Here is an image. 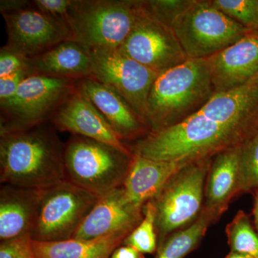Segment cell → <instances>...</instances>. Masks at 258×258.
<instances>
[{
	"label": "cell",
	"mask_w": 258,
	"mask_h": 258,
	"mask_svg": "<svg viewBox=\"0 0 258 258\" xmlns=\"http://www.w3.org/2000/svg\"><path fill=\"white\" fill-rule=\"evenodd\" d=\"M64 144L47 123L0 133V181L44 189L64 179Z\"/></svg>",
	"instance_id": "6da1fadb"
},
{
	"label": "cell",
	"mask_w": 258,
	"mask_h": 258,
	"mask_svg": "<svg viewBox=\"0 0 258 258\" xmlns=\"http://www.w3.org/2000/svg\"><path fill=\"white\" fill-rule=\"evenodd\" d=\"M257 133L194 113L177 124L137 141L134 154L156 161L194 162L242 145Z\"/></svg>",
	"instance_id": "7a4b0ae2"
},
{
	"label": "cell",
	"mask_w": 258,
	"mask_h": 258,
	"mask_svg": "<svg viewBox=\"0 0 258 258\" xmlns=\"http://www.w3.org/2000/svg\"><path fill=\"white\" fill-rule=\"evenodd\" d=\"M215 93L206 59H187L159 74L148 98L146 122L150 134L197 113Z\"/></svg>",
	"instance_id": "3957f363"
},
{
	"label": "cell",
	"mask_w": 258,
	"mask_h": 258,
	"mask_svg": "<svg viewBox=\"0 0 258 258\" xmlns=\"http://www.w3.org/2000/svg\"><path fill=\"white\" fill-rule=\"evenodd\" d=\"M134 154L72 135L64 147V179L98 197L123 186Z\"/></svg>",
	"instance_id": "277c9868"
},
{
	"label": "cell",
	"mask_w": 258,
	"mask_h": 258,
	"mask_svg": "<svg viewBox=\"0 0 258 258\" xmlns=\"http://www.w3.org/2000/svg\"><path fill=\"white\" fill-rule=\"evenodd\" d=\"M142 13L140 0H72L69 25L73 40L88 49H118Z\"/></svg>",
	"instance_id": "5b68a950"
},
{
	"label": "cell",
	"mask_w": 258,
	"mask_h": 258,
	"mask_svg": "<svg viewBox=\"0 0 258 258\" xmlns=\"http://www.w3.org/2000/svg\"><path fill=\"white\" fill-rule=\"evenodd\" d=\"M212 159L194 161L181 168L152 199L158 247L171 235L191 225L203 212L205 181Z\"/></svg>",
	"instance_id": "8992f818"
},
{
	"label": "cell",
	"mask_w": 258,
	"mask_h": 258,
	"mask_svg": "<svg viewBox=\"0 0 258 258\" xmlns=\"http://www.w3.org/2000/svg\"><path fill=\"white\" fill-rule=\"evenodd\" d=\"M78 80L32 75L1 108L0 133L24 130L50 121L72 94Z\"/></svg>",
	"instance_id": "52a82bcc"
},
{
	"label": "cell",
	"mask_w": 258,
	"mask_h": 258,
	"mask_svg": "<svg viewBox=\"0 0 258 258\" xmlns=\"http://www.w3.org/2000/svg\"><path fill=\"white\" fill-rule=\"evenodd\" d=\"M171 28L188 59L208 58L250 32L204 0H195Z\"/></svg>",
	"instance_id": "ba28073f"
},
{
	"label": "cell",
	"mask_w": 258,
	"mask_h": 258,
	"mask_svg": "<svg viewBox=\"0 0 258 258\" xmlns=\"http://www.w3.org/2000/svg\"><path fill=\"white\" fill-rule=\"evenodd\" d=\"M99 197L64 179L40 191L32 240L57 242L73 238Z\"/></svg>",
	"instance_id": "9c48e42d"
},
{
	"label": "cell",
	"mask_w": 258,
	"mask_h": 258,
	"mask_svg": "<svg viewBox=\"0 0 258 258\" xmlns=\"http://www.w3.org/2000/svg\"><path fill=\"white\" fill-rule=\"evenodd\" d=\"M88 50L92 62L91 77L123 97L147 123L148 98L159 74L118 49L93 47Z\"/></svg>",
	"instance_id": "30bf717a"
},
{
	"label": "cell",
	"mask_w": 258,
	"mask_h": 258,
	"mask_svg": "<svg viewBox=\"0 0 258 258\" xmlns=\"http://www.w3.org/2000/svg\"><path fill=\"white\" fill-rule=\"evenodd\" d=\"M118 50L159 74L188 59L172 28L149 18L144 11Z\"/></svg>",
	"instance_id": "8fae6325"
},
{
	"label": "cell",
	"mask_w": 258,
	"mask_h": 258,
	"mask_svg": "<svg viewBox=\"0 0 258 258\" xmlns=\"http://www.w3.org/2000/svg\"><path fill=\"white\" fill-rule=\"evenodd\" d=\"M3 16L8 34L7 46L27 58L40 55L60 42L73 40L72 32L66 24L44 14L33 4Z\"/></svg>",
	"instance_id": "7c38bea8"
},
{
	"label": "cell",
	"mask_w": 258,
	"mask_h": 258,
	"mask_svg": "<svg viewBox=\"0 0 258 258\" xmlns=\"http://www.w3.org/2000/svg\"><path fill=\"white\" fill-rule=\"evenodd\" d=\"M144 217V208L128 198L123 186L99 197L74 239L90 240L111 235L127 237Z\"/></svg>",
	"instance_id": "4fadbf2b"
},
{
	"label": "cell",
	"mask_w": 258,
	"mask_h": 258,
	"mask_svg": "<svg viewBox=\"0 0 258 258\" xmlns=\"http://www.w3.org/2000/svg\"><path fill=\"white\" fill-rule=\"evenodd\" d=\"M50 122L60 132L93 139L113 146L127 154H134L77 84L74 92L59 108Z\"/></svg>",
	"instance_id": "5bb4252c"
},
{
	"label": "cell",
	"mask_w": 258,
	"mask_h": 258,
	"mask_svg": "<svg viewBox=\"0 0 258 258\" xmlns=\"http://www.w3.org/2000/svg\"><path fill=\"white\" fill-rule=\"evenodd\" d=\"M206 60L215 93L248 82L258 76V32H249Z\"/></svg>",
	"instance_id": "9a60e30c"
},
{
	"label": "cell",
	"mask_w": 258,
	"mask_h": 258,
	"mask_svg": "<svg viewBox=\"0 0 258 258\" xmlns=\"http://www.w3.org/2000/svg\"><path fill=\"white\" fill-rule=\"evenodd\" d=\"M76 84L124 143L150 134L147 123L114 90L91 76L78 80Z\"/></svg>",
	"instance_id": "2e32d148"
},
{
	"label": "cell",
	"mask_w": 258,
	"mask_h": 258,
	"mask_svg": "<svg viewBox=\"0 0 258 258\" xmlns=\"http://www.w3.org/2000/svg\"><path fill=\"white\" fill-rule=\"evenodd\" d=\"M241 146L225 149L212 157L205 181L203 210L215 222L241 193Z\"/></svg>",
	"instance_id": "e0dca14e"
},
{
	"label": "cell",
	"mask_w": 258,
	"mask_h": 258,
	"mask_svg": "<svg viewBox=\"0 0 258 258\" xmlns=\"http://www.w3.org/2000/svg\"><path fill=\"white\" fill-rule=\"evenodd\" d=\"M224 125L258 132V76L225 92L215 93L198 111Z\"/></svg>",
	"instance_id": "ac0fdd59"
},
{
	"label": "cell",
	"mask_w": 258,
	"mask_h": 258,
	"mask_svg": "<svg viewBox=\"0 0 258 258\" xmlns=\"http://www.w3.org/2000/svg\"><path fill=\"white\" fill-rule=\"evenodd\" d=\"M41 189L3 184L0 189V240L31 234Z\"/></svg>",
	"instance_id": "d6986e66"
},
{
	"label": "cell",
	"mask_w": 258,
	"mask_h": 258,
	"mask_svg": "<svg viewBox=\"0 0 258 258\" xmlns=\"http://www.w3.org/2000/svg\"><path fill=\"white\" fill-rule=\"evenodd\" d=\"M31 75L79 80L92 74L89 50L74 40L57 44L40 55L28 59Z\"/></svg>",
	"instance_id": "ffe728a7"
},
{
	"label": "cell",
	"mask_w": 258,
	"mask_h": 258,
	"mask_svg": "<svg viewBox=\"0 0 258 258\" xmlns=\"http://www.w3.org/2000/svg\"><path fill=\"white\" fill-rule=\"evenodd\" d=\"M190 163L156 161L134 154L123 184L125 193L135 205L144 208L171 176Z\"/></svg>",
	"instance_id": "44dd1931"
},
{
	"label": "cell",
	"mask_w": 258,
	"mask_h": 258,
	"mask_svg": "<svg viewBox=\"0 0 258 258\" xmlns=\"http://www.w3.org/2000/svg\"><path fill=\"white\" fill-rule=\"evenodd\" d=\"M125 236L111 235L90 240L71 238L57 242L33 240L37 258H110Z\"/></svg>",
	"instance_id": "7402d4cb"
},
{
	"label": "cell",
	"mask_w": 258,
	"mask_h": 258,
	"mask_svg": "<svg viewBox=\"0 0 258 258\" xmlns=\"http://www.w3.org/2000/svg\"><path fill=\"white\" fill-rule=\"evenodd\" d=\"M214 223L212 215L203 210L191 225L171 235L158 247L155 258H184L198 248Z\"/></svg>",
	"instance_id": "603a6c76"
},
{
	"label": "cell",
	"mask_w": 258,
	"mask_h": 258,
	"mask_svg": "<svg viewBox=\"0 0 258 258\" xmlns=\"http://www.w3.org/2000/svg\"><path fill=\"white\" fill-rule=\"evenodd\" d=\"M225 233L231 252L258 258V235L245 212H237L226 227Z\"/></svg>",
	"instance_id": "cb8c5ba5"
},
{
	"label": "cell",
	"mask_w": 258,
	"mask_h": 258,
	"mask_svg": "<svg viewBox=\"0 0 258 258\" xmlns=\"http://www.w3.org/2000/svg\"><path fill=\"white\" fill-rule=\"evenodd\" d=\"M121 244L134 247L144 254L157 253L158 240L156 230V208L152 200L144 205L143 220L125 237Z\"/></svg>",
	"instance_id": "d4e9b609"
},
{
	"label": "cell",
	"mask_w": 258,
	"mask_h": 258,
	"mask_svg": "<svg viewBox=\"0 0 258 258\" xmlns=\"http://www.w3.org/2000/svg\"><path fill=\"white\" fill-rule=\"evenodd\" d=\"M211 3L249 31L258 32L257 0H212Z\"/></svg>",
	"instance_id": "484cf974"
},
{
	"label": "cell",
	"mask_w": 258,
	"mask_h": 258,
	"mask_svg": "<svg viewBox=\"0 0 258 258\" xmlns=\"http://www.w3.org/2000/svg\"><path fill=\"white\" fill-rule=\"evenodd\" d=\"M195 0H147L142 1L144 13L149 18L171 28L180 15Z\"/></svg>",
	"instance_id": "4316f807"
},
{
	"label": "cell",
	"mask_w": 258,
	"mask_h": 258,
	"mask_svg": "<svg viewBox=\"0 0 258 258\" xmlns=\"http://www.w3.org/2000/svg\"><path fill=\"white\" fill-rule=\"evenodd\" d=\"M241 193L258 191V133L241 146Z\"/></svg>",
	"instance_id": "83f0119b"
},
{
	"label": "cell",
	"mask_w": 258,
	"mask_h": 258,
	"mask_svg": "<svg viewBox=\"0 0 258 258\" xmlns=\"http://www.w3.org/2000/svg\"><path fill=\"white\" fill-rule=\"evenodd\" d=\"M0 258H37L31 235L27 234L1 241Z\"/></svg>",
	"instance_id": "f1b7e54d"
},
{
	"label": "cell",
	"mask_w": 258,
	"mask_h": 258,
	"mask_svg": "<svg viewBox=\"0 0 258 258\" xmlns=\"http://www.w3.org/2000/svg\"><path fill=\"white\" fill-rule=\"evenodd\" d=\"M32 2L34 7L44 14L69 27V13L72 0H35Z\"/></svg>",
	"instance_id": "f546056e"
},
{
	"label": "cell",
	"mask_w": 258,
	"mask_h": 258,
	"mask_svg": "<svg viewBox=\"0 0 258 258\" xmlns=\"http://www.w3.org/2000/svg\"><path fill=\"white\" fill-rule=\"evenodd\" d=\"M28 61L25 56L5 45L0 50V78L6 77L28 66Z\"/></svg>",
	"instance_id": "4dcf8cb0"
},
{
	"label": "cell",
	"mask_w": 258,
	"mask_h": 258,
	"mask_svg": "<svg viewBox=\"0 0 258 258\" xmlns=\"http://www.w3.org/2000/svg\"><path fill=\"white\" fill-rule=\"evenodd\" d=\"M30 76L32 75L28 66H25L14 74L0 78V104H3L11 99L24 80Z\"/></svg>",
	"instance_id": "1f68e13d"
},
{
	"label": "cell",
	"mask_w": 258,
	"mask_h": 258,
	"mask_svg": "<svg viewBox=\"0 0 258 258\" xmlns=\"http://www.w3.org/2000/svg\"><path fill=\"white\" fill-rule=\"evenodd\" d=\"M32 2L25 0H2L0 1V11L2 15L15 13L31 6Z\"/></svg>",
	"instance_id": "d6a6232c"
},
{
	"label": "cell",
	"mask_w": 258,
	"mask_h": 258,
	"mask_svg": "<svg viewBox=\"0 0 258 258\" xmlns=\"http://www.w3.org/2000/svg\"><path fill=\"white\" fill-rule=\"evenodd\" d=\"M110 258H146L144 254L130 246L121 244L113 251Z\"/></svg>",
	"instance_id": "836d02e7"
},
{
	"label": "cell",
	"mask_w": 258,
	"mask_h": 258,
	"mask_svg": "<svg viewBox=\"0 0 258 258\" xmlns=\"http://www.w3.org/2000/svg\"><path fill=\"white\" fill-rule=\"evenodd\" d=\"M253 217L254 225L258 231V191H255V195H254Z\"/></svg>",
	"instance_id": "e575fe53"
},
{
	"label": "cell",
	"mask_w": 258,
	"mask_h": 258,
	"mask_svg": "<svg viewBox=\"0 0 258 258\" xmlns=\"http://www.w3.org/2000/svg\"><path fill=\"white\" fill-rule=\"evenodd\" d=\"M225 258H255L252 257V256L247 255V254H244L241 253H237V252H231L227 254Z\"/></svg>",
	"instance_id": "d590c367"
}]
</instances>
